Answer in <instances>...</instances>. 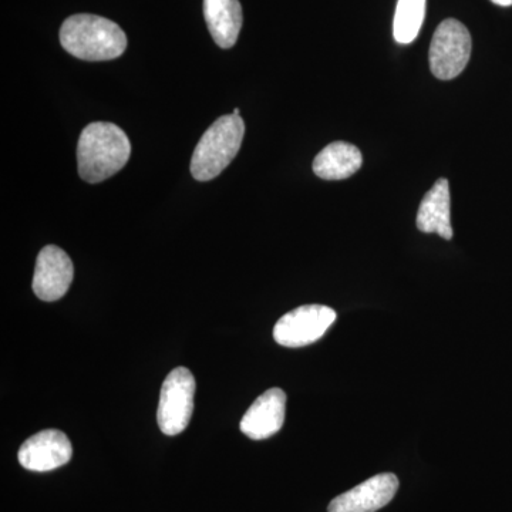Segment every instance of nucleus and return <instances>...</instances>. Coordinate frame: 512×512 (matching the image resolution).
<instances>
[{
  "instance_id": "1",
  "label": "nucleus",
  "mask_w": 512,
  "mask_h": 512,
  "mask_svg": "<svg viewBox=\"0 0 512 512\" xmlns=\"http://www.w3.org/2000/svg\"><path fill=\"white\" fill-rule=\"evenodd\" d=\"M130 154V140L119 126L103 121L89 124L77 143L80 177L86 183L99 184L119 173Z\"/></svg>"
},
{
  "instance_id": "2",
  "label": "nucleus",
  "mask_w": 512,
  "mask_h": 512,
  "mask_svg": "<svg viewBox=\"0 0 512 512\" xmlns=\"http://www.w3.org/2000/svg\"><path fill=\"white\" fill-rule=\"evenodd\" d=\"M63 49L77 59L104 62L126 52L127 36L117 23L96 15H74L60 29Z\"/></svg>"
},
{
  "instance_id": "3",
  "label": "nucleus",
  "mask_w": 512,
  "mask_h": 512,
  "mask_svg": "<svg viewBox=\"0 0 512 512\" xmlns=\"http://www.w3.org/2000/svg\"><path fill=\"white\" fill-rule=\"evenodd\" d=\"M244 136V120L234 113L222 116L211 124L192 154V177L198 181L217 178L237 157Z\"/></svg>"
},
{
  "instance_id": "4",
  "label": "nucleus",
  "mask_w": 512,
  "mask_h": 512,
  "mask_svg": "<svg viewBox=\"0 0 512 512\" xmlns=\"http://www.w3.org/2000/svg\"><path fill=\"white\" fill-rule=\"evenodd\" d=\"M470 32L456 19H446L434 32L430 46V67L440 80H453L466 69L471 57Z\"/></svg>"
},
{
  "instance_id": "5",
  "label": "nucleus",
  "mask_w": 512,
  "mask_h": 512,
  "mask_svg": "<svg viewBox=\"0 0 512 512\" xmlns=\"http://www.w3.org/2000/svg\"><path fill=\"white\" fill-rule=\"evenodd\" d=\"M195 379L187 367H177L161 387L157 421L167 436L183 433L194 410Z\"/></svg>"
},
{
  "instance_id": "6",
  "label": "nucleus",
  "mask_w": 512,
  "mask_h": 512,
  "mask_svg": "<svg viewBox=\"0 0 512 512\" xmlns=\"http://www.w3.org/2000/svg\"><path fill=\"white\" fill-rule=\"evenodd\" d=\"M335 320L336 312L329 306H299L276 322L274 339L285 348H302L322 338Z\"/></svg>"
},
{
  "instance_id": "7",
  "label": "nucleus",
  "mask_w": 512,
  "mask_h": 512,
  "mask_svg": "<svg viewBox=\"0 0 512 512\" xmlns=\"http://www.w3.org/2000/svg\"><path fill=\"white\" fill-rule=\"evenodd\" d=\"M74 278V268L70 256L56 247L47 245L37 256L33 292L40 301H59L69 291Z\"/></svg>"
},
{
  "instance_id": "8",
  "label": "nucleus",
  "mask_w": 512,
  "mask_h": 512,
  "mask_svg": "<svg viewBox=\"0 0 512 512\" xmlns=\"http://www.w3.org/2000/svg\"><path fill=\"white\" fill-rule=\"evenodd\" d=\"M18 456L26 470L46 473L69 463L73 447L63 431L43 430L22 444Z\"/></svg>"
},
{
  "instance_id": "9",
  "label": "nucleus",
  "mask_w": 512,
  "mask_h": 512,
  "mask_svg": "<svg viewBox=\"0 0 512 512\" xmlns=\"http://www.w3.org/2000/svg\"><path fill=\"white\" fill-rule=\"evenodd\" d=\"M399 490V478L392 473L377 474L365 483L336 497L329 512H376L386 507Z\"/></svg>"
},
{
  "instance_id": "10",
  "label": "nucleus",
  "mask_w": 512,
  "mask_h": 512,
  "mask_svg": "<svg viewBox=\"0 0 512 512\" xmlns=\"http://www.w3.org/2000/svg\"><path fill=\"white\" fill-rule=\"evenodd\" d=\"M286 394L274 387L258 397L242 417L241 431L251 440H265L284 426Z\"/></svg>"
},
{
  "instance_id": "11",
  "label": "nucleus",
  "mask_w": 512,
  "mask_h": 512,
  "mask_svg": "<svg viewBox=\"0 0 512 512\" xmlns=\"http://www.w3.org/2000/svg\"><path fill=\"white\" fill-rule=\"evenodd\" d=\"M417 228L426 234H437L450 241L454 232L451 227L450 185L440 178L421 201L416 220Z\"/></svg>"
},
{
  "instance_id": "12",
  "label": "nucleus",
  "mask_w": 512,
  "mask_h": 512,
  "mask_svg": "<svg viewBox=\"0 0 512 512\" xmlns=\"http://www.w3.org/2000/svg\"><path fill=\"white\" fill-rule=\"evenodd\" d=\"M204 16L218 46L229 49L237 43L244 22L238 0H204Z\"/></svg>"
},
{
  "instance_id": "13",
  "label": "nucleus",
  "mask_w": 512,
  "mask_h": 512,
  "mask_svg": "<svg viewBox=\"0 0 512 512\" xmlns=\"http://www.w3.org/2000/svg\"><path fill=\"white\" fill-rule=\"evenodd\" d=\"M359 148L345 141H336L323 148L313 160V171L322 180H346L362 167Z\"/></svg>"
},
{
  "instance_id": "14",
  "label": "nucleus",
  "mask_w": 512,
  "mask_h": 512,
  "mask_svg": "<svg viewBox=\"0 0 512 512\" xmlns=\"http://www.w3.org/2000/svg\"><path fill=\"white\" fill-rule=\"evenodd\" d=\"M427 0H399L393 20V36L400 45H410L419 36L426 16Z\"/></svg>"
},
{
  "instance_id": "15",
  "label": "nucleus",
  "mask_w": 512,
  "mask_h": 512,
  "mask_svg": "<svg viewBox=\"0 0 512 512\" xmlns=\"http://www.w3.org/2000/svg\"><path fill=\"white\" fill-rule=\"evenodd\" d=\"M491 2H494L495 5L498 6H505V8L512 5V0H491Z\"/></svg>"
},
{
  "instance_id": "16",
  "label": "nucleus",
  "mask_w": 512,
  "mask_h": 512,
  "mask_svg": "<svg viewBox=\"0 0 512 512\" xmlns=\"http://www.w3.org/2000/svg\"><path fill=\"white\" fill-rule=\"evenodd\" d=\"M234 114H235V116H239V109H235Z\"/></svg>"
}]
</instances>
